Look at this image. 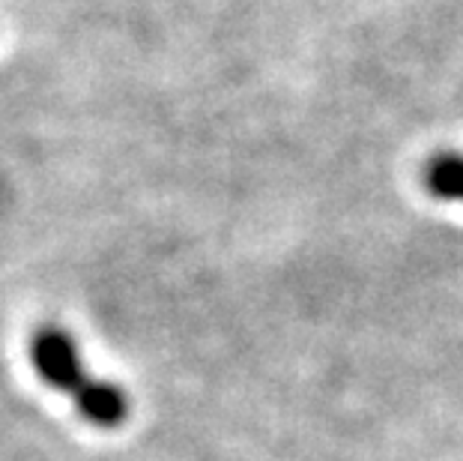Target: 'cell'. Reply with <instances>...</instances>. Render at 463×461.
<instances>
[{
    "label": "cell",
    "instance_id": "cell-1",
    "mask_svg": "<svg viewBox=\"0 0 463 461\" xmlns=\"http://www.w3.org/2000/svg\"><path fill=\"white\" fill-rule=\"evenodd\" d=\"M31 362L36 369V375L45 380L48 387H54L57 392L78 399L87 389V384L93 380L90 371L84 369L81 354L72 339V332H66L57 323H45L39 327L31 339Z\"/></svg>",
    "mask_w": 463,
    "mask_h": 461
},
{
    "label": "cell",
    "instance_id": "cell-2",
    "mask_svg": "<svg viewBox=\"0 0 463 461\" xmlns=\"http://www.w3.org/2000/svg\"><path fill=\"white\" fill-rule=\"evenodd\" d=\"M72 401H75L78 414L90 426H99V428H114L129 417V399H126V392L102 378H93L81 396Z\"/></svg>",
    "mask_w": 463,
    "mask_h": 461
},
{
    "label": "cell",
    "instance_id": "cell-3",
    "mask_svg": "<svg viewBox=\"0 0 463 461\" xmlns=\"http://www.w3.org/2000/svg\"><path fill=\"white\" fill-rule=\"evenodd\" d=\"M425 186L430 189L433 198L463 204V156L460 153L433 156L425 168Z\"/></svg>",
    "mask_w": 463,
    "mask_h": 461
}]
</instances>
